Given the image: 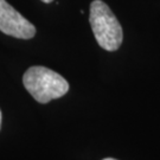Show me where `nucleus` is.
I'll return each instance as SVG.
<instances>
[{
	"instance_id": "nucleus-4",
	"label": "nucleus",
	"mask_w": 160,
	"mask_h": 160,
	"mask_svg": "<svg viewBox=\"0 0 160 160\" xmlns=\"http://www.w3.org/2000/svg\"><path fill=\"white\" fill-rule=\"evenodd\" d=\"M43 2H45V4H50V2H52L53 0H42Z\"/></svg>"
},
{
	"instance_id": "nucleus-3",
	"label": "nucleus",
	"mask_w": 160,
	"mask_h": 160,
	"mask_svg": "<svg viewBox=\"0 0 160 160\" xmlns=\"http://www.w3.org/2000/svg\"><path fill=\"white\" fill-rule=\"evenodd\" d=\"M0 31L20 39H31L36 28L6 0H0Z\"/></svg>"
},
{
	"instance_id": "nucleus-6",
	"label": "nucleus",
	"mask_w": 160,
	"mask_h": 160,
	"mask_svg": "<svg viewBox=\"0 0 160 160\" xmlns=\"http://www.w3.org/2000/svg\"><path fill=\"white\" fill-rule=\"evenodd\" d=\"M103 160H116V159H113V158H106V159H103Z\"/></svg>"
},
{
	"instance_id": "nucleus-5",
	"label": "nucleus",
	"mask_w": 160,
	"mask_h": 160,
	"mask_svg": "<svg viewBox=\"0 0 160 160\" xmlns=\"http://www.w3.org/2000/svg\"><path fill=\"white\" fill-rule=\"evenodd\" d=\"M1 120H2V114H1V110H0V128H1Z\"/></svg>"
},
{
	"instance_id": "nucleus-1",
	"label": "nucleus",
	"mask_w": 160,
	"mask_h": 160,
	"mask_svg": "<svg viewBox=\"0 0 160 160\" xmlns=\"http://www.w3.org/2000/svg\"><path fill=\"white\" fill-rule=\"evenodd\" d=\"M26 90L39 103L64 96L69 90V83L63 76L45 67H31L23 76Z\"/></svg>"
},
{
	"instance_id": "nucleus-2",
	"label": "nucleus",
	"mask_w": 160,
	"mask_h": 160,
	"mask_svg": "<svg viewBox=\"0 0 160 160\" xmlns=\"http://www.w3.org/2000/svg\"><path fill=\"white\" fill-rule=\"evenodd\" d=\"M89 22L98 45L107 51H116L122 44L123 31L109 6L102 0L90 4Z\"/></svg>"
}]
</instances>
